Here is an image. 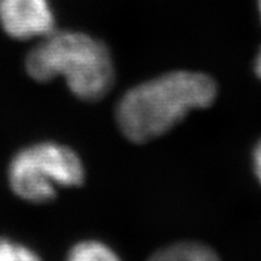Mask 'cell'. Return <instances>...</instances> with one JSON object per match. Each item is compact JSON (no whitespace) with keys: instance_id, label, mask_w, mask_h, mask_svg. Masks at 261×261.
<instances>
[{"instance_id":"cell-4","label":"cell","mask_w":261,"mask_h":261,"mask_svg":"<svg viewBox=\"0 0 261 261\" xmlns=\"http://www.w3.org/2000/svg\"><path fill=\"white\" fill-rule=\"evenodd\" d=\"M0 27L12 39L45 37L55 31L48 0H0Z\"/></svg>"},{"instance_id":"cell-8","label":"cell","mask_w":261,"mask_h":261,"mask_svg":"<svg viewBox=\"0 0 261 261\" xmlns=\"http://www.w3.org/2000/svg\"><path fill=\"white\" fill-rule=\"evenodd\" d=\"M253 166H255L256 176L261 183V141L257 143L255 152H253Z\"/></svg>"},{"instance_id":"cell-1","label":"cell","mask_w":261,"mask_h":261,"mask_svg":"<svg viewBox=\"0 0 261 261\" xmlns=\"http://www.w3.org/2000/svg\"><path fill=\"white\" fill-rule=\"evenodd\" d=\"M216 92L214 80L203 73H166L134 86L119 99L117 123L133 142H149L171 130L192 110L211 105Z\"/></svg>"},{"instance_id":"cell-3","label":"cell","mask_w":261,"mask_h":261,"mask_svg":"<svg viewBox=\"0 0 261 261\" xmlns=\"http://www.w3.org/2000/svg\"><path fill=\"white\" fill-rule=\"evenodd\" d=\"M85 170L76 152L64 145L40 142L20 150L8 167L10 187L32 203L52 200L63 187L83 185Z\"/></svg>"},{"instance_id":"cell-10","label":"cell","mask_w":261,"mask_h":261,"mask_svg":"<svg viewBox=\"0 0 261 261\" xmlns=\"http://www.w3.org/2000/svg\"><path fill=\"white\" fill-rule=\"evenodd\" d=\"M257 4H258V12H260V16H261V0H257Z\"/></svg>"},{"instance_id":"cell-9","label":"cell","mask_w":261,"mask_h":261,"mask_svg":"<svg viewBox=\"0 0 261 261\" xmlns=\"http://www.w3.org/2000/svg\"><path fill=\"white\" fill-rule=\"evenodd\" d=\"M255 69H256V73H257V76L261 79V49L260 52H258L257 57H256V64H255Z\"/></svg>"},{"instance_id":"cell-2","label":"cell","mask_w":261,"mask_h":261,"mask_svg":"<svg viewBox=\"0 0 261 261\" xmlns=\"http://www.w3.org/2000/svg\"><path fill=\"white\" fill-rule=\"evenodd\" d=\"M27 73L39 83L64 77L70 92L84 101L105 97L114 81L108 46L83 32L53 31L33 46L25 59Z\"/></svg>"},{"instance_id":"cell-5","label":"cell","mask_w":261,"mask_h":261,"mask_svg":"<svg viewBox=\"0 0 261 261\" xmlns=\"http://www.w3.org/2000/svg\"><path fill=\"white\" fill-rule=\"evenodd\" d=\"M147 261H220L210 247L200 243L183 242L155 252Z\"/></svg>"},{"instance_id":"cell-6","label":"cell","mask_w":261,"mask_h":261,"mask_svg":"<svg viewBox=\"0 0 261 261\" xmlns=\"http://www.w3.org/2000/svg\"><path fill=\"white\" fill-rule=\"evenodd\" d=\"M66 261H121L118 256L98 242H83L76 244L69 252Z\"/></svg>"},{"instance_id":"cell-7","label":"cell","mask_w":261,"mask_h":261,"mask_svg":"<svg viewBox=\"0 0 261 261\" xmlns=\"http://www.w3.org/2000/svg\"><path fill=\"white\" fill-rule=\"evenodd\" d=\"M0 261H41L35 252L8 239H0Z\"/></svg>"}]
</instances>
